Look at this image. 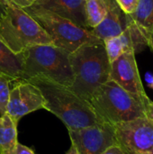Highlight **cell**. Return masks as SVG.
Returning a JSON list of instances; mask_svg holds the SVG:
<instances>
[{
	"mask_svg": "<svg viewBox=\"0 0 153 154\" xmlns=\"http://www.w3.org/2000/svg\"><path fill=\"white\" fill-rule=\"evenodd\" d=\"M148 47L151 48V50L153 52V37L149 41V42H148Z\"/></svg>",
	"mask_w": 153,
	"mask_h": 154,
	"instance_id": "484cf974",
	"label": "cell"
},
{
	"mask_svg": "<svg viewBox=\"0 0 153 154\" xmlns=\"http://www.w3.org/2000/svg\"><path fill=\"white\" fill-rule=\"evenodd\" d=\"M122 11L126 14H133L135 11L139 0H115Z\"/></svg>",
	"mask_w": 153,
	"mask_h": 154,
	"instance_id": "ac0fdd59",
	"label": "cell"
},
{
	"mask_svg": "<svg viewBox=\"0 0 153 154\" xmlns=\"http://www.w3.org/2000/svg\"><path fill=\"white\" fill-rule=\"evenodd\" d=\"M131 16L147 37L149 42L153 37V0H139L138 5Z\"/></svg>",
	"mask_w": 153,
	"mask_h": 154,
	"instance_id": "9a60e30c",
	"label": "cell"
},
{
	"mask_svg": "<svg viewBox=\"0 0 153 154\" xmlns=\"http://www.w3.org/2000/svg\"><path fill=\"white\" fill-rule=\"evenodd\" d=\"M101 154H124V152L122 151V149L117 145V144H114L112 146H110L109 148H107L106 151H104Z\"/></svg>",
	"mask_w": 153,
	"mask_h": 154,
	"instance_id": "44dd1931",
	"label": "cell"
},
{
	"mask_svg": "<svg viewBox=\"0 0 153 154\" xmlns=\"http://www.w3.org/2000/svg\"><path fill=\"white\" fill-rule=\"evenodd\" d=\"M32 5L53 12L88 29L85 16V0H37Z\"/></svg>",
	"mask_w": 153,
	"mask_h": 154,
	"instance_id": "7c38bea8",
	"label": "cell"
},
{
	"mask_svg": "<svg viewBox=\"0 0 153 154\" xmlns=\"http://www.w3.org/2000/svg\"><path fill=\"white\" fill-rule=\"evenodd\" d=\"M115 130L124 154H153V125L147 116L118 124Z\"/></svg>",
	"mask_w": 153,
	"mask_h": 154,
	"instance_id": "52a82bcc",
	"label": "cell"
},
{
	"mask_svg": "<svg viewBox=\"0 0 153 154\" xmlns=\"http://www.w3.org/2000/svg\"><path fill=\"white\" fill-rule=\"evenodd\" d=\"M2 3L5 2V1H8L10 3H13L14 5L21 7V8H26V7H29L31 5H32L37 0H0Z\"/></svg>",
	"mask_w": 153,
	"mask_h": 154,
	"instance_id": "d6986e66",
	"label": "cell"
},
{
	"mask_svg": "<svg viewBox=\"0 0 153 154\" xmlns=\"http://www.w3.org/2000/svg\"><path fill=\"white\" fill-rule=\"evenodd\" d=\"M71 144L80 154H101L116 144L115 125L99 123L77 130H68Z\"/></svg>",
	"mask_w": 153,
	"mask_h": 154,
	"instance_id": "ba28073f",
	"label": "cell"
},
{
	"mask_svg": "<svg viewBox=\"0 0 153 154\" xmlns=\"http://www.w3.org/2000/svg\"><path fill=\"white\" fill-rule=\"evenodd\" d=\"M106 2L108 9L106 16L96 27L91 29L95 36L102 42L121 34L131 21V15L124 14L115 0H106Z\"/></svg>",
	"mask_w": 153,
	"mask_h": 154,
	"instance_id": "8fae6325",
	"label": "cell"
},
{
	"mask_svg": "<svg viewBox=\"0 0 153 154\" xmlns=\"http://www.w3.org/2000/svg\"><path fill=\"white\" fill-rule=\"evenodd\" d=\"M89 103L100 122L112 125L146 116V106L111 79L94 93Z\"/></svg>",
	"mask_w": 153,
	"mask_h": 154,
	"instance_id": "5b68a950",
	"label": "cell"
},
{
	"mask_svg": "<svg viewBox=\"0 0 153 154\" xmlns=\"http://www.w3.org/2000/svg\"><path fill=\"white\" fill-rule=\"evenodd\" d=\"M26 81L34 84L41 90L45 100L44 109L56 116L68 130H77L101 123L91 104L69 87L43 77H34Z\"/></svg>",
	"mask_w": 153,
	"mask_h": 154,
	"instance_id": "6da1fadb",
	"label": "cell"
},
{
	"mask_svg": "<svg viewBox=\"0 0 153 154\" xmlns=\"http://www.w3.org/2000/svg\"><path fill=\"white\" fill-rule=\"evenodd\" d=\"M23 71V56L14 54L0 41V75L5 76L13 82L21 80Z\"/></svg>",
	"mask_w": 153,
	"mask_h": 154,
	"instance_id": "4fadbf2b",
	"label": "cell"
},
{
	"mask_svg": "<svg viewBox=\"0 0 153 154\" xmlns=\"http://www.w3.org/2000/svg\"><path fill=\"white\" fill-rule=\"evenodd\" d=\"M17 136V125L6 113L0 116V154H14Z\"/></svg>",
	"mask_w": 153,
	"mask_h": 154,
	"instance_id": "5bb4252c",
	"label": "cell"
},
{
	"mask_svg": "<svg viewBox=\"0 0 153 154\" xmlns=\"http://www.w3.org/2000/svg\"><path fill=\"white\" fill-rule=\"evenodd\" d=\"M73 81L69 88L90 101L94 93L110 79L111 63L104 42L86 43L69 53Z\"/></svg>",
	"mask_w": 153,
	"mask_h": 154,
	"instance_id": "7a4b0ae2",
	"label": "cell"
},
{
	"mask_svg": "<svg viewBox=\"0 0 153 154\" xmlns=\"http://www.w3.org/2000/svg\"><path fill=\"white\" fill-rule=\"evenodd\" d=\"M49 34L52 44L71 53L86 43L101 42L91 29L83 28L72 21L44 8L31 5L23 8Z\"/></svg>",
	"mask_w": 153,
	"mask_h": 154,
	"instance_id": "8992f818",
	"label": "cell"
},
{
	"mask_svg": "<svg viewBox=\"0 0 153 154\" xmlns=\"http://www.w3.org/2000/svg\"><path fill=\"white\" fill-rule=\"evenodd\" d=\"M65 154H80V153H79V152L77 150V148H76L73 144H71L70 148L68 150V152H66V153Z\"/></svg>",
	"mask_w": 153,
	"mask_h": 154,
	"instance_id": "cb8c5ba5",
	"label": "cell"
},
{
	"mask_svg": "<svg viewBox=\"0 0 153 154\" xmlns=\"http://www.w3.org/2000/svg\"><path fill=\"white\" fill-rule=\"evenodd\" d=\"M11 82L13 81L7 77L0 75V116L6 113V106L11 91Z\"/></svg>",
	"mask_w": 153,
	"mask_h": 154,
	"instance_id": "e0dca14e",
	"label": "cell"
},
{
	"mask_svg": "<svg viewBox=\"0 0 153 154\" xmlns=\"http://www.w3.org/2000/svg\"><path fill=\"white\" fill-rule=\"evenodd\" d=\"M22 56L21 80L43 77L69 88L71 86L73 72L69 61V52L53 44H40L26 49Z\"/></svg>",
	"mask_w": 153,
	"mask_h": 154,
	"instance_id": "277c9868",
	"label": "cell"
},
{
	"mask_svg": "<svg viewBox=\"0 0 153 154\" xmlns=\"http://www.w3.org/2000/svg\"><path fill=\"white\" fill-rule=\"evenodd\" d=\"M4 12H5V5L0 1V18L2 17Z\"/></svg>",
	"mask_w": 153,
	"mask_h": 154,
	"instance_id": "d4e9b609",
	"label": "cell"
},
{
	"mask_svg": "<svg viewBox=\"0 0 153 154\" xmlns=\"http://www.w3.org/2000/svg\"><path fill=\"white\" fill-rule=\"evenodd\" d=\"M14 154H35V152L32 148L18 143L14 151Z\"/></svg>",
	"mask_w": 153,
	"mask_h": 154,
	"instance_id": "ffe728a7",
	"label": "cell"
},
{
	"mask_svg": "<svg viewBox=\"0 0 153 154\" xmlns=\"http://www.w3.org/2000/svg\"><path fill=\"white\" fill-rule=\"evenodd\" d=\"M106 0H85V16L88 29L96 27L106 16Z\"/></svg>",
	"mask_w": 153,
	"mask_h": 154,
	"instance_id": "2e32d148",
	"label": "cell"
},
{
	"mask_svg": "<svg viewBox=\"0 0 153 154\" xmlns=\"http://www.w3.org/2000/svg\"><path fill=\"white\" fill-rule=\"evenodd\" d=\"M145 80L147 82V85L150 88H151L153 90V75H151V73H146L145 75Z\"/></svg>",
	"mask_w": 153,
	"mask_h": 154,
	"instance_id": "603a6c76",
	"label": "cell"
},
{
	"mask_svg": "<svg viewBox=\"0 0 153 154\" xmlns=\"http://www.w3.org/2000/svg\"><path fill=\"white\" fill-rule=\"evenodd\" d=\"M44 97L34 84L26 80H17L10 91L6 114L18 125L22 117L44 109Z\"/></svg>",
	"mask_w": 153,
	"mask_h": 154,
	"instance_id": "30bf717a",
	"label": "cell"
},
{
	"mask_svg": "<svg viewBox=\"0 0 153 154\" xmlns=\"http://www.w3.org/2000/svg\"><path fill=\"white\" fill-rule=\"evenodd\" d=\"M110 79L135 97L145 106L151 100L143 88L134 52H124L111 62Z\"/></svg>",
	"mask_w": 153,
	"mask_h": 154,
	"instance_id": "9c48e42d",
	"label": "cell"
},
{
	"mask_svg": "<svg viewBox=\"0 0 153 154\" xmlns=\"http://www.w3.org/2000/svg\"><path fill=\"white\" fill-rule=\"evenodd\" d=\"M146 116L151 120L153 125V101L150 100L146 106Z\"/></svg>",
	"mask_w": 153,
	"mask_h": 154,
	"instance_id": "7402d4cb",
	"label": "cell"
},
{
	"mask_svg": "<svg viewBox=\"0 0 153 154\" xmlns=\"http://www.w3.org/2000/svg\"><path fill=\"white\" fill-rule=\"evenodd\" d=\"M0 18V41L14 53L19 55L26 49L40 44H52L43 28L23 8L5 1Z\"/></svg>",
	"mask_w": 153,
	"mask_h": 154,
	"instance_id": "3957f363",
	"label": "cell"
}]
</instances>
